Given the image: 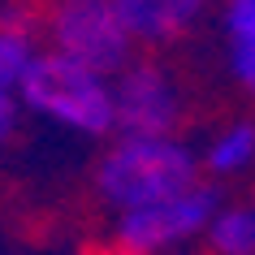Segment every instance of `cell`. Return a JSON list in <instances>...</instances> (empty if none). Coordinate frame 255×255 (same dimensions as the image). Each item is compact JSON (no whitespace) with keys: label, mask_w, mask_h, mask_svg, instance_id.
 Here are the masks:
<instances>
[{"label":"cell","mask_w":255,"mask_h":255,"mask_svg":"<svg viewBox=\"0 0 255 255\" xmlns=\"http://www.w3.org/2000/svg\"><path fill=\"white\" fill-rule=\"evenodd\" d=\"M95 186L117 212H138L195 190L199 160L177 138H117L95 169Z\"/></svg>","instance_id":"obj_1"},{"label":"cell","mask_w":255,"mask_h":255,"mask_svg":"<svg viewBox=\"0 0 255 255\" xmlns=\"http://www.w3.org/2000/svg\"><path fill=\"white\" fill-rule=\"evenodd\" d=\"M17 100L48 121L78 130V134H108L117 130L113 117V82L91 69L65 61L61 52H43L30 61L26 78L17 87Z\"/></svg>","instance_id":"obj_2"},{"label":"cell","mask_w":255,"mask_h":255,"mask_svg":"<svg viewBox=\"0 0 255 255\" xmlns=\"http://www.w3.org/2000/svg\"><path fill=\"white\" fill-rule=\"evenodd\" d=\"M52 43L65 61L91 69L108 82L134 65V39L121 26L113 0H56Z\"/></svg>","instance_id":"obj_3"},{"label":"cell","mask_w":255,"mask_h":255,"mask_svg":"<svg viewBox=\"0 0 255 255\" xmlns=\"http://www.w3.org/2000/svg\"><path fill=\"white\" fill-rule=\"evenodd\" d=\"M216 212H221L216 186L199 182V186L186 190V195H173V199L138 208V212H121L117 242H121V251L151 255V251H164V247H177V242L195 238V234H208V225H212Z\"/></svg>","instance_id":"obj_4"},{"label":"cell","mask_w":255,"mask_h":255,"mask_svg":"<svg viewBox=\"0 0 255 255\" xmlns=\"http://www.w3.org/2000/svg\"><path fill=\"white\" fill-rule=\"evenodd\" d=\"M113 117L121 138H169L182 117L173 78L156 61H134L121 69L113 78Z\"/></svg>","instance_id":"obj_5"},{"label":"cell","mask_w":255,"mask_h":255,"mask_svg":"<svg viewBox=\"0 0 255 255\" xmlns=\"http://www.w3.org/2000/svg\"><path fill=\"white\" fill-rule=\"evenodd\" d=\"M134 43H164L203 13V0H113Z\"/></svg>","instance_id":"obj_6"},{"label":"cell","mask_w":255,"mask_h":255,"mask_svg":"<svg viewBox=\"0 0 255 255\" xmlns=\"http://www.w3.org/2000/svg\"><path fill=\"white\" fill-rule=\"evenodd\" d=\"M225 30H229V65L242 87L255 91V0H229Z\"/></svg>","instance_id":"obj_7"},{"label":"cell","mask_w":255,"mask_h":255,"mask_svg":"<svg viewBox=\"0 0 255 255\" xmlns=\"http://www.w3.org/2000/svg\"><path fill=\"white\" fill-rule=\"evenodd\" d=\"M208 242L216 255H255V203L221 208L208 225Z\"/></svg>","instance_id":"obj_8"},{"label":"cell","mask_w":255,"mask_h":255,"mask_svg":"<svg viewBox=\"0 0 255 255\" xmlns=\"http://www.w3.org/2000/svg\"><path fill=\"white\" fill-rule=\"evenodd\" d=\"M251 160H255V126H247V121L229 126L225 134H216L212 147H208V169L212 173H238Z\"/></svg>","instance_id":"obj_9"},{"label":"cell","mask_w":255,"mask_h":255,"mask_svg":"<svg viewBox=\"0 0 255 255\" xmlns=\"http://www.w3.org/2000/svg\"><path fill=\"white\" fill-rule=\"evenodd\" d=\"M35 43H30L26 30L17 26H0V91L13 95L17 87H22V78H26L30 61H35V52H30Z\"/></svg>","instance_id":"obj_10"},{"label":"cell","mask_w":255,"mask_h":255,"mask_svg":"<svg viewBox=\"0 0 255 255\" xmlns=\"http://www.w3.org/2000/svg\"><path fill=\"white\" fill-rule=\"evenodd\" d=\"M17 113H22V104H17V95H9V91H0V147L13 138V130H17Z\"/></svg>","instance_id":"obj_11"},{"label":"cell","mask_w":255,"mask_h":255,"mask_svg":"<svg viewBox=\"0 0 255 255\" xmlns=\"http://www.w3.org/2000/svg\"><path fill=\"white\" fill-rule=\"evenodd\" d=\"M121 255H134V251H121Z\"/></svg>","instance_id":"obj_12"}]
</instances>
